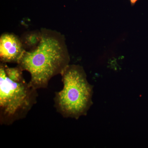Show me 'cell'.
Returning <instances> with one entry per match:
<instances>
[{
    "mask_svg": "<svg viewBox=\"0 0 148 148\" xmlns=\"http://www.w3.org/2000/svg\"><path fill=\"white\" fill-rule=\"evenodd\" d=\"M37 89L26 81H14L0 66V123L10 125L25 118L37 103Z\"/></svg>",
    "mask_w": 148,
    "mask_h": 148,
    "instance_id": "obj_3",
    "label": "cell"
},
{
    "mask_svg": "<svg viewBox=\"0 0 148 148\" xmlns=\"http://www.w3.org/2000/svg\"><path fill=\"white\" fill-rule=\"evenodd\" d=\"M42 38L34 49L25 50L17 64L31 75L29 84L36 89L46 88L53 77L62 73L70 57L64 35L57 31L41 29Z\"/></svg>",
    "mask_w": 148,
    "mask_h": 148,
    "instance_id": "obj_1",
    "label": "cell"
},
{
    "mask_svg": "<svg viewBox=\"0 0 148 148\" xmlns=\"http://www.w3.org/2000/svg\"><path fill=\"white\" fill-rule=\"evenodd\" d=\"M20 38L25 50H33L38 46L40 42L41 32V30L29 31L24 33Z\"/></svg>",
    "mask_w": 148,
    "mask_h": 148,
    "instance_id": "obj_5",
    "label": "cell"
},
{
    "mask_svg": "<svg viewBox=\"0 0 148 148\" xmlns=\"http://www.w3.org/2000/svg\"><path fill=\"white\" fill-rule=\"evenodd\" d=\"M20 37L5 33L0 37V59L3 63H18L25 51Z\"/></svg>",
    "mask_w": 148,
    "mask_h": 148,
    "instance_id": "obj_4",
    "label": "cell"
},
{
    "mask_svg": "<svg viewBox=\"0 0 148 148\" xmlns=\"http://www.w3.org/2000/svg\"><path fill=\"white\" fill-rule=\"evenodd\" d=\"M63 89L56 92L54 106L64 118L78 119L86 116L92 105L93 87L82 66L69 65L61 74Z\"/></svg>",
    "mask_w": 148,
    "mask_h": 148,
    "instance_id": "obj_2",
    "label": "cell"
},
{
    "mask_svg": "<svg viewBox=\"0 0 148 148\" xmlns=\"http://www.w3.org/2000/svg\"><path fill=\"white\" fill-rule=\"evenodd\" d=\"M3 64L6 74L10 79L17 82H21L25 80L22 74L23 71L19 66H17L14 68H10L5 63Z\"/></svg>",
    "mask_w": 148,
    "mask_h": 148,
    "instance_id": "obj_6",
    "label": "cell"
}]
</instances>
